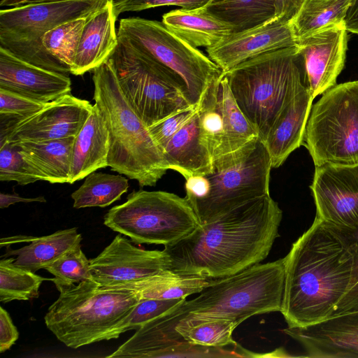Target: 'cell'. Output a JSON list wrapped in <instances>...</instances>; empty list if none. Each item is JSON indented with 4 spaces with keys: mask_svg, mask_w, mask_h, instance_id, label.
Instances as JSON below:
<instances>
[{
    "mask_svg": "<svg viewBox=\"0 0 358 358\" xmlns=\"http://www.w3.org/2000/svg\"><path fill=\"white\" fill-rule=\"evenodd\" d=\"M282 217L270 194L236 206L164 245L168 270L214 279L259 264L278 236Z\"/></svg>",
    "mask_w": 358,
    "mask_h": 358,
    "instance_id": "obj_1",
    "label": "cell"
},
{
    "mask_svg": "<svg viewBox=\"0 0 358 358\" xmlns=\"http://www.w3.org/2000/svg\"><path fill=\"white\" fill-rule=\"evenodd\" d=\"M357 227L317 217L285 257L280 313L289 327L330 317L350 285L357 250Z\"/></svg>",
    "mask_w": 358,
    "mask_h": 358,
    "instance_id": "obj_2",
    "label": "cell"
},
{
    "mask_svg": "<svg viewBox=\"0 0 358 358\" xmlns=\"http://www.w3.org/2000/svg\"><path fill=\"white\" fill-rule=\"evenodd\" d=\"M93 99L110 136L108 166L139 185L154 186L169 170L148 127L124 96L108 59L93 71Z\"/></svg>",
    "mask_w": 358,
    "mask_h": 358,
    "instance_id": "obj_3",
    "label": "cell"
},
{
    "mask_svg": "<svg viewBox=\"0 0 358 358\" xmlns=\"http://www.w3.org/2000/svg\"><path fill=\"white\" fill-rule=\"evenodd\" d=\"M296 46L270 51L222 73L241 110L265 141L284 108L307 87Z\"/></svg>",
    "mask_w": 358,
    "mask_h": 358,
    "instance_id": "obj_4",
    "label": "cell"
},
{
    "mask_svg": "<svg viewBox=\"0 0 358 358\" xmlns=\"http://www.w3.org/2000/svg\"><path fill=\"white\" fill-rule=\"evenodd\" d=\"M285 259L257 264L238 273L210 279L195 298L171 310L179 322L185 319L224 318L238 325L249 317L280 311Z\"/></svg>",
    "mask_w": 358,
    "mask_h": 358,
    "instance_id": "obj_5",
    "label": "cell"
},
{
    "mask_svg": "<svg viewBox=\"0 0 358 358\" xmlns=\"http://www.w3.org/2000/svg\"><path fill=\"white\" fill-rule=\"evenodd\" d=\"M56 287L60 294L49 307L45 323L73 349L103 341L141 300L133 290L101 287L94 280Z\"/></svg>",
    "mask_w": 358,
    "mask_h": 358,
    "instance_id": "obj_6",
    "label": "cell"
},
{
    "mask_svg": "<svg viewBox=\"0 0 358 358\" xmlns=\"http://www.w3.org/2000/svg\"><path fill=\"white\" fill-rule=\"evenodd\" d=\"M117 38V46L108 59L124 96L148 127L194 106L176 74L123 37Z\"/></svg>",
    "mask_w": 358,
    "mask_h": 358,
    "instance_id": "obj_7",
    "label": "cell"
},
{
    "mask_svg": "<svg viewBox=\"0 0 358 358\" xmlns=\"http://www.w3.org/2000/svg\"><path fill=\"white\" fill-rule=\"evenodd\" d=\"M103 224L136 244L168 245L201 224L186 198L164 191H133L110 208Z\"/></svg>",
    "mask_w": 358,
    "mask_h": 358,
    "instance_id": "obj_8",
    "label": "cell"
},
{
    "mask_svg": "<svg viewBox=\"0 0 358 358\" xmlns=\"http://www.w3.org/2000/svg\"><path fill=\"white\" fill-rule=\"evenodd\" d=\"M108 0H76L32 4L0 10V48L41 68L71 73L43 46L42 36L53 28L87 17Z\"/></svg>",
    "mask_w": 358,
    "mask_h": 358,
    "instance_id": "obj_9",
    "label": "cell"
},
{
    "mask_svg": "<svg viewBox=\"0 0 358 358\" xmlns=\"http://www.w3.org/2000/svg\"><path fill=\"white\" fill-rule=\"evenodd\" d=\"M117 35L176 74L194 106H198L210 85L222 74L208 55L159 21L141 17L121 19Z\"/></svg>",
    "mask_w": 358,
    "mask_h": 358,
    "instance_id": "obj_10",
    "label": "cell"
},
{
    "mask_svg": "<svg viewBox=\"0 0 358 358\" xmlns=\"http://www.w3.org/2000/svg\"><path fill=\"white\" fill-rule=\"evenodd\" d=\"M303 145L315 166L358 164V80L336 85L313 105Z\"/></svg>",
    "mask_w": 358,
    "mask_h": 358,
    "instance_id": "obj_11",
    "label": "cell"
},
{
    "mask_svg": "<svg viewBox=\"0 0 358 358\" xmlns=\"http://www.w3.org/2000/svg\"><path fill=\"white\" fill-rule=\"evenodd\" d=\"M271 159L259 138L242 154L213 164L206 195L190 203L200 223L254 199L269 195Z\"/></svg>",
    "mask_w": 358,
    "mask_h": 358,
    "instance_id": "obj_12",
    "label": "cell"
},
{
    "mask_svg": "<svg viewBox=\"0 0 358 358\" xmlns=\"http://www.w3.org/2000/svg\"><path fill=\"white\" fill-rule=\"evenodd\" d=\"M310 187L316 206V217L334 224L357 227L358 164L315 166Z\"/></svg>",
    "mask_w": 358,
    "mask_h": 358,
    "instance_id": "obj_13",
    "label": "cell"
},
{
    "mask_svg": "<svg viewBox=\"0 0 358 358\" xmlns=\"http://www.w3.org/2000/svg\"><path fill=\"white\" fill-rule=\"evenodd\" d=\"M343 22L331 25L296 41L301 56L307 87L315 99L336 85L348 48Z\"/></svg>",
    "mask_w": 358,
    "mask_h": 358,
    "instance_id": "obj_14",
    "label": "cell"
},
{
    "mask_svg": "<svg viewBox=\"0 0 358 358\" xmlns=\"http://www.w3.org/2000/svg\"><path fill=\"white\" fill-rule=\"evenodd\" d=\"M90 262L93 280L101 287L135 282L168 270L164 250L138 248L121 235Z\"/></svg>",
    "mask_w": 358,
    "mask_h": 358,
    "instance_id": "obj_15",
    "label": "cell"
},
{
    "mask_svg": "<svg viewBox=\"0 0 358 358\" xmlns=\"http://www.w3.org/2000/svg\"><path fill=\"white\" fill-rule=\"evenodd\" d=\"M296 46L291 20L272 18L251 29L235 31L206 48L208 57L225 73L262 54Z\"/></svg>",
    "mask_w": 358,
    "mask_h": 358,
    "instance_id": "obj_16",
    "label": "cell"
},
{
    "mask_svg": "<svg viewBox=\"0 0 358 358\" xmlns=\"http://www.w3.org/2000/svg\"><path fill=\"white\" fill-rule=\"evenodd\" d=\"M92 106L87 100L67 94L20 120L6 142H43L76 137L89 117Z\"/></svg>",
    "mask_w": 358,
    "mask_h": 358,
    "instance_id": "obj_17",
    "label": "cell"
},
{
    "mask_svg": "<svg viewBox=\"0 0 358 358\" xmlns=\"http://www.w3.org/2000/svg\"><path fill=\"white\" fill-rule=\"evenodd\" d=\"M169 312V311H168ZM168 312L148 322L106 357H215L223 350L189 343L176 330Z\"/></svg>",
    "mask_w": 358,
    "mask_h": 358,
    "instance_id": "obj_18",
    "label": "cell"
},
{
    "mask_svg": "<svg viewBox=\"0 0 358 358\" xmlns=\"http://www.w3.org/2000/svg\"><path fill=\"white\" fill-rule=\"evenodd\" d=\"M283 332L303 347L305 357H358V310L304 327H288Z\"/></svg>",
    "mask_w": 358,
    "mask_h": 358,
    "instance_id": "obj_19",
    "label": "cell"
},
{
    "mask_svg": "<svg viewBox=\"0 0 358 358\" xmlns=\"http://www.w3.org/2000/svg\"><path fill=\"white\" fill-rule=\"evenodd\" d=\"M0 89L48 103L71 93L67 74L28 63L0 48Z\"/></svg>",
    "mask_w": 358,
    "mask_h": 358,
    "instance_id": "obj_20",
    "label": "cell"
},
{
    "mask_svg": "<svg viewBox=\"0 0 358 358\" xmlns=\"http://www.w3.org/2000/svg\"><path fill=\"white\" fill-rule=\"evenodd\" d=\"M113 2V0H108L103 6L87 18L73 59L71 74L81 76L94 71L115 52L118 38Z\"/></svg>",
    "mask_w": 358,
    "mask_h": 358,
    "instance_id": "obj_21",
    "label": "cell"
},
{
    "mask_svg": "<svg viewBox=\"0 0 358 358\" xmlns=\"http://www.w3.org/2000/svg\"><path fill=\"white\" fill-rule=\"evenodd\" d=\"M313 98L308 87L299 92L281 111L264 142L273 168H278L303 143Z\"/></svg>",
    "mask_w": 358,
    "mask_h": 358,
    "instance_id": "obj_22",
    "label": "cell"
},
{
    "mask_svg": "<svg viewBox=\"0 0 358 358\" xmlns=\"http://www.w3.org/2000/svg\"><path fill=\"white\" fill-rule=\"evenodd\" d=\"M110 136L104 119L94 103L83 127L75 137L70 184L108 166Z\"/></svg>",
    "mask_w": 358,
    "mask_h": 358,
    "instance_id": "obj_23",
    "label": "cell"
},
{
    "mask_svg": "<svg viewBox=\"0 0 358 358\" xmlns=\"http://www.w3.org/2000/svg\"><path fill=\"white\" fill-rule=\"evenodd\" d=\"M162 152L169 169L178 172L185 179L213 171V158L200 141L197 112L173 136Z\"/></svg>",
    "mask_w": 358,
    "mask_h": 358,
    "instance_id": "obj_24",
    "label": "cell"
},
{
    "mask_svg": "<svg viewBox=\"0 0 358 358\" xmlns=\"http://www.w3.org/2000/svg\"><path fill=\"white\" fill-rule=\"evenodd\" d=\"M206 6L190 10H173L163 15L162 22L172 33L195 48L213 46L235 31L231 24L211 13Z\"/></svg>",
    "mask_w": 358,
    "mask_h": 358,
    "instance_id": "obj_25",
    "label": "cell"
},
{
    "mask_svg": "<svg viewBox=\"0 0 358 358\" xmlns=\"http://www.w3.org/2000/svg\"><path fill=\"white\" fill-rule=\"evenodd\" d=\"M75 137L43 142H18L20 150L39 180L69 183Z\"/></svg>",
    "mask_w": 358,
    "mask_h": 358,
    "instance_id": "obj_26",
    "label": "cell"
},
{
    "mask_svg": "<svg viewBox=\"0 0 358 358\" xmlns=\"http://www.w3.org/2000/svg\"><path fill=\"white\" fill-rule=\"evenodd\" d=\"M219 98L223 118V138L217 158L222 161L242 154L259 139L257 131L238 106L222 74Z\"/></svg>",
    "mask_w": 358,
    "mask_h": 358,
    "instance_id": "obj_27",
    "label": "cell"
},
{
    "mask_svg": "<svg viewBox=\"0 0 358 358\" xmlns=\"http://www.w3.org/2000/svg\"><path fill=\"white\" fill-rule=\"evenodd\" d=\"M30 243L17 250H10L5 257L16 256L13 264L36 272L52 264L66 252L80 244L82 236L76 227L59 230L41 237H26Z\"/></svg>",
    "mask_w": 358,
    "mask_h": 358,
    "instance_id": "obj_28",
    "label": "cell"
},
{
    "mask_svg": "<svg viewBox=\"0 0 358 358\" xmlns=\"http://www.w3.org/2000/svg\"><path fill=\"white\" fill-rule=\"evenodd\" d=\"M209 280L166 270L135 282L105 287L133 290L141 299H171L199 293Z\"/></svg>",
    "mask_w": 358,
    "mask_h": 358,
    "instance_id": "obj_29",
    "label": "cell"
},
{
    "mask_svg": "<svg viewBox=\"0 0 358 358\" xmlns=\"http://www.w3.org/2000/svg\"><path fill=\"white\" fill-rule=\"evenodd\" d=\"M206 7L235 31L260 25L275 14V0H210Z\"/></svg>",
    "mask_w": 358,
    "mask_h": 358,
    "instance_id": "obj_30",
    "label": "cell"
},
{
    "mask_svg": "<svg viewBox=\"0 0 358 358\" xmlns=\"http://www.w3.org/2000/svg\"><path fill=\"white\" fill-rule=\"evenodd\" d=\"M128 188L129 181L124 176L94 171L71 194L73 208L106 207L119 200Z\"/></svg>",
    "mask_w": 358,
    "mask_h": 358,
    "instance_id": "obj_31",
    "label": "cell"
},
{
    "mask_svg": "<svg viewBox=\"0 0 358 358\" xmlns=\"http://www.w3.org/2000/svg\"><path fill=\"white\" fill-rule=\"evenodd\" d=\"M350 0H304L291 20L296 41L324 27L343 22Z\"/></svg>",
    "mask_w": 358,
    "mask_h": 358,
    "instance_id": "obj_32",
    "label": "cell"
},
{
    "mask_svg": "<svg viewBox=\"0 0 358 358\" xmlns=\"http://www.w3.org/2000/svg\"><path fill=\"white\" fill-rule=\"evenodd\" d=\"M238 326L236 321L224 318L185 319L178 322L176 330L189 343L222 348L238 345L232 337Z\"/></svg>",
    "mask_w": 358,
    "mask_h": 358,
    "instance_id": "obj_33",
    "label": "cell"
},
{
    "mask_svg": "<svg viewBox=\"0 0 358 358\" xmlns=\"http://www.w3.org/2000/svg\"><path fill=\"white\" fill-rule=\"evenodd\" d=\"M221 76L210 85L197 106L200 141L210 152L213 162L219 155L223 138V118L219 98Z\"/></svg>",
    "mask_w": 358,
    "mask_h": 358,
    "instance_id": "obj_34",
    "label": "cell"
},
{
    "mask_svg": "<svg viewBox=\"0 0 358 358\" xmlns=\"http://www.w3.org/2000/svg\"><path fill=\"white\" fill-rule=\"evenodd\" d=\"M14 261L15 258L9 257L0 261L1 302L27 301L38 298L41 283L50 279L15 266Z\"/></svg>",
    "mask_w": 358,
    "mask_h": 358,
    "instance_id": "obj_35",
    "label": "cell"
},
{
    "mask_svg": "<svg viewBox=\"0 0 358 358\" xmlns=\"http://www.w3.org/2000/svg\"><path fill=\"white\" fill-rule=\"evenodd\" d=\"M87 17L78 18L62 24L46 32L41 38L44 48L71 72Z\"/></svg>",
    "mask_w": 358,
    "mask_h": 358,
    "instance_id": "obj_36",
    "label": "cell"
},
{
    "mask_svg": "<svg viewBox=\"0 0 358 358\" xmlns=\"http://www.w3.org/2000/svg\"><path fill=\"white\" fill-rule=\"evenodd\" d=\"M45 269L54 275L50 280L56 287L93 280L90 262L82 251L80 244L64 253Z\"/></svg>",
    "mask_w": 358,
    "mask_h": 358,
    "instance_id": "obj_37",
    "label": "cell"
},
{
    "mask_svg": "<svg viewBox=\"0 0 358 358\" xmlns=\"http://www.w3.org/2000/svg\"><path fill=\"white\" fill-rule=\"evenodd\" d=\"M186 298L141 299L133 309L105 336L104 340L117 338L122 333L136 329L174 308Z\"/></svg>",
    "mask_w": 358,
    "mask_h": 358,
    "instance_id": "obj_38",
    "label": "cell"
},
{
    "mask_svg": "<svg viewBox=\"0 0 358 358\" xmlns=\"http://www.w3.org/2000/svg\"><path fill=\"white\" fill-rule=\"evenodd\" d=\"M0 180L25 185L38 180L16 143L0 144Z\"/></svg>",
    "mask_w": 358,
    "mask_h": 358,
    "instance_id": "obj_39",
    "label": "cell"
},
{
    "mask_svg": "<svg viewBox=\"0 0 358 358\" xmlns=\"http://www.w3.org/2000/svg\"><path fill=\"white\" fill-rule=\"evenodd\" d=\"M197 109L194 106L188 108L148 127L161 152L173 136L193 117Z\"/></svg>",
    "mask_w": 358,
    "mask_h": 358,
    "instance_id": "obj_40",
    "label": "cell"
},
{
    "mask_svg": "<svg viewBox=\"0 0 358 358\" xmlns=\"http://www.w3.org/2000/svg\"><path fill=\"white\" fill-rule=\"evenodd\" d=\"M210 0H115L113 10L115 17L125 12L143 10L164 6H176L183 9H194L206 6Z\"/></svg>",
    "mask_w": 358,
    "mask_h": 358,
    "instance_id": "obj_41",
    "label": "cell"
},
{
    "mask_svg": "<svg viewBox=\"0 0 358 358\" xmlns=\"http://www.w3.org/2000/svg\"><path fill=\"white\" fill-rule=\"evenodd\" d=\"M21 94L0 89V113L27 117L48 105Z\"/></svg>",
    "mask_w": 358,
    "mask_h": 358,
    "instance_id": "obj_42",
    "label": "cell"
},
{
    "mask_svg": "<svg viewBox=\"0 0 358 358\" xmlns=\"http://www.w3.org/2000/svg\"><path fill=\"white\" fill-rule=\"evenodd\" d=\"M357 250L348 290L336 306L331 317L358 310V224L357 225Z\"/></svg>",
    "mask_w": 358,
    "mask_h": 358,
    "instance_id": "obj_43",
    "label": "cell"
},
{
    "mask_svg": "<svg viewBox=\"0 0 358 358\" xmlns=\"http://www.w3.org/2000/svg\"><path fill=\"white\" fill-rule=\"evenodd\" d=\"M19 333L8 312L0 307V352L9 350L17 341Z\"/></svg>",
    "mask_w": 358,
    "mask_h": 358,
    "instance_id": "obj_44",
    "label": "cell"
},
{
    "mask_svg": "<svg viewBox=\"0 0 358 358\" xmlns=\"http://www.w3.org/2000/svg\"><path fill=\"white\" fill-rule=\"evenodd\" d=\"M304 0H275V17L290 21L297 13Z\"/></svg>",
    "mask_w": 358,
    "mask_h": 358,
    "instance_id": "obj_45",
    "label": "cell"
},
{
    "mask_svg": "<svg viewBox=\"0 0 358 358\" xmlns=\"http://www.w3.org/2000/svg\"><path fill=\"white\" fill-rule=\"evenodd\" d=\"M343 22L347 31L358 34V0H350Z\"/></svg>",
    "mask_w": 358,
    "mask_h": 358,
    "instance_id": "obj_46",
    "label": "cell"
},
{
    "mask_svg": "<svg viewBox=\"0 0 358 358\" xmlns=\"http://www.w3.org/2000/svg\"><path fill=\"white\" fill-rule=\"evenodd\" d=\"M46 202L44 196H38L35 198H24L21 197L17 194H0V208H6L9 206L15 204L18 202Z\"/></svg>",
    "mask_w": 358,
    "mask_h": 358,
    "instance_id": "obj_47",
    "label": "cell"
},
{
    "mask_svg": "<svg viewBox=\"0 0 358 358\" xmlns=\"http://www.w3.org/2000/svg\"><path fill=\"white\" fill-rule=\"evenodd\" d=\"M76 0H1L0 6L1 8L6 7L7 8H12L32 4L62 2Z\"/></svg>",
    "mask_w": 358,
    "mask_h": 358,
    "instance_id": "obj_48",
    "label": "cell"
}]
</instances>
